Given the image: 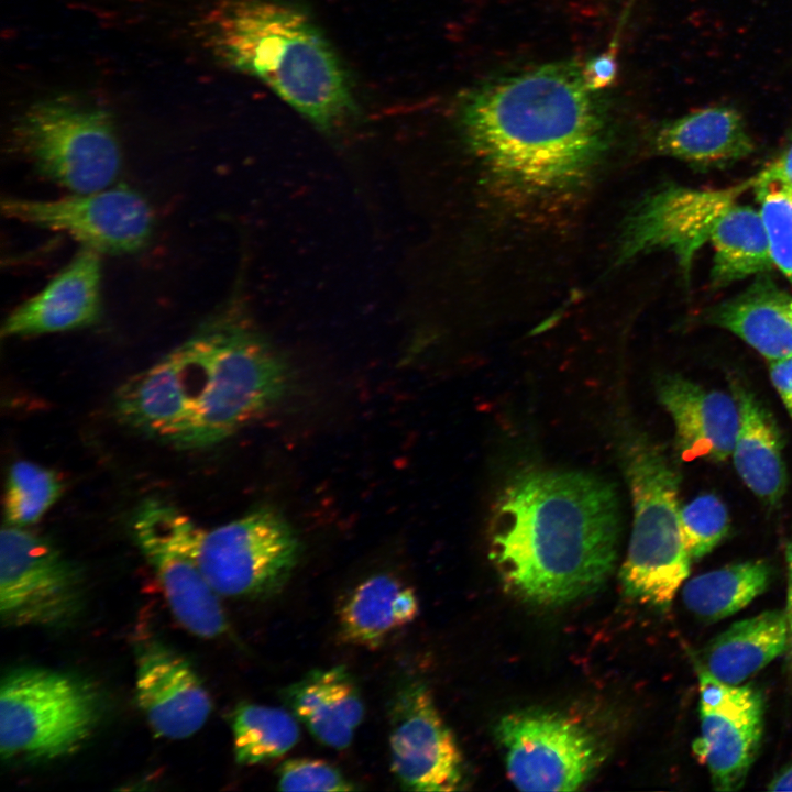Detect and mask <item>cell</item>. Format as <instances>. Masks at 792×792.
Masks as SVG:
<instances>
[{
  "label": "cell",
  "mask_w": 792,
  "mask_h": 792,
  "mask_svg": "<svg viewBox=\"0 0 792 792\" xmlns=\"http://www.w3.org/2000/svg\"><path fill=\"white\" fill-rule=\"evenodd\" d=\"M710 319L769 362L792 356V294L768 278L715 307Z\"/></svg>",
  "instance_id": "cell-21"
},
{
  "label": "cell",
  "mask_w": 792,
  "mask_h": 792,
  "mask_svg": "<svg viewBox=\"0 0 792 792\" xmlns=\"http://www.w3.org/2000/svg\"><path fill=\"white\" fill-rule=\"evenodd\" d=\"M700 736L696 757L715 790L741 789L756 760L763 732V698L754 688L719 681L700 668Z\"/></svg>",
  "instance_id": "cell-15"
},
{
  "label": "cell",
  "mask_w": 792,
  "mask_h": 792,
  "mask_svg": "<svg viewBox=\"0 0 792 792\" xmlns=\"http://www.w3.org/2000/svg\"><path fill=\"white\" fill-rule=\"evenodd\" d=\"M1 210L20 222L64 232L98 253H134L147 244L154 226L148 201L123 186L51 200L8 196Z\"/></svg>",
  "instance_id": "cell-12"
},
{
  "label": "cell",
  "mask_w": 792,
  "mask_h": 792,
  "mask_svg": "<svg viewBox=\"0 0 792 792\" xmlns=\"http://www.w3.org/2000/svg\"><path fill=\"white\" fill-rule=\"evenodd\" d=\"M300 554L282 515L262 507L211 530L201 528L197 559L220 596L266 598L282 591Z\"/></svg>",
  "instance_id": "cell-8"
},
{
  "label": "cell",
  "mask_w": 792,
  "mask_h": 792,
  "mask_svg": "<svg viewBox=\"0 0 792 792\" xmlns=\"http://www.w3.org/2000/svg\"><path fill=\"white\" fill-rule=\"evenodd\" d=\"M657 392L684 459L723 462L732 457L740 422L734 394L705 388L679 375L661 378Z\"/></svg>",
  "instance_id": "cell-18"
},
{
  "label": "cell",
  "mask_w": 792,
  "mask_h": 792,
  "mask_svg": "<svg viewBox=\"0 0 792 792\" xmlns=\"http://www.w3.org/2000/svg\"><path fill=\"white\" fill-rule=\"evenodd\" d=\"M755 178V186L777 185L792 190V143Z\"/></svg>",
  "instance_id": "cell-33"
},
{
  "label": "cell",
  "mask_w": 792,
  "mask_h": 792,
  "mask_svg": "<svg viewBox=\"0 0 792 792\" xmlns=\"http://www.w3.org/2000/svg\"><path fill=\"white\" fill-rule=\"evenodd\" d=\"M770 255L792 285V190L777 185H756Z\"/></svg>",
  "instance_id": "cell-30"
},
{
  "label": "cell",
  "mask_w": 792,
  "mask_h": 792,
  "mask_svg": "<svg viewBox=\"0 0 792 792\" xmlns=\"http://www.w3.org/2000/svg\"><path fill=\"white\" fill-rule=\"evenodd\" d=\"M419 613L415 591L391 574H375L350 591L338 609L344 641L378 648L387 637L414 622Z\"/></svg>",
  "instance_id": "cell-23"
},
{
  "label": "cell",
  "mask_w": 792,
  "mask_h": 792,
  "mask_svg": "<svg viewBox=\"0 0 792 792\" xmlns=\"http://www.w3.org/2000/svg\"><path fill=\"white\" fill-rule=\"evenodd\" d=\"M99 254L82 246L42 290L9 314L2 334L54 333L95 323L101 311Z\"/></svg>",
  "instance_id": "cell-17"
},
{
  "label": "cell",
  "mask_w": 792,
  "mask_h": 792,
  "mask_svg": "<svg viewBox=\"0 0 792 792\" xmlns=\"http://www.w3.org/2000/svg\"><path fill=\"white\" fill-rule=\"evenodd\" d=\"M770 581L771 568L766 561H744L691 579L683 586L682 601L697 617L715 622L746 607Z\"/></svg>",
  "instance_id": "cell-26"
},
{
  "label": "cell",
  "mask_w": 792,
  "mask_h": 792,
  "mask_svg": "<svg viewBox=\"0 0 792 792\" xmlns=\"http://www.w3.org/2000/svg\"><path fill=\"white\" fill-rule=\"evenodd\" d=\"M283 698L318 741L336 749L350 746L364 716L358 685L343 666L308 672Z\"/></svg>",
  "instance_id": "cell-19"
},
{
  "label": "cell",
  "mask_w": 792,
  "mask_h": 792,
  "mask_svg": "<svg viewBox=\"0 0 792 792\" xmlns=\"http://www.w3.org/2000/svg\"><path fill=\"white\" fill-rule=\"evenodd\" d=\"M233 752L240 765H257L276 759L299 740L296 716L287 711L242 703L231 715Z\"/></svg>",
  "instance_id": "cell-27"
},
{
  "label": "cell",
  "mask_w": 792,
  "mask_h": 792,
  "mask_svg": "<svg viewBox=\"0 0 792 792\" xmlns=\"http://www.w3.org/2000/svg\"><path fill=\"white\" fill-rule=\"evenodd\" d=\"M769 791H792V765L777 773L767 787Z\"/></svg>",
  "instance_id": "cell-35"
},
{
  "label": "cell",
  "mask_w": 792,
  "mask_h": 792,
  "mask_svg": "<svg viewBox=\"0 0 792 792\" xmlns=\"http://www.w3.org/2000/svg\"><path fill=\"white\" fill-rule=\"evenodd\" d=\"M61 477L51 469L30 461L12 464L6 488L7 525L28 527L37 522L62 494Z\"/></svg>",
  "instance_id": "cell-28"
},
{
  "label": "cell",
  "mask_w": 792,
  "mask_h": 792,
  "mask_svg": "<svg viewBox=\"0 0 792 792\" xmlns=\"http://www.w3.org/2000/svg\"><path fill=\"white\" fill-rule=\"evenodd\" d=\"M620 461L634 506V525L620 581L627 596L664 609L688 579L691 558L681 534L680 479L660 447L630 432Z\"/></svg>",
  "instance_id": "cell-5"
},
{
  "label": "cell",
  "mask_w": 792,
  "mask_h": 792,
  "mask_svg": "<svg viewBox=\"0 0 792 792\" xmlns=\"http://www.w3.org/2000/svg\"><path fill=\"white\" fill-rule=\"evenodd\" d=\"M389 713L391 768L402 788L429 792L461 789L463 758L429 689L419 681L406 683Z\"/></svg>",
  "instance_id": "cell-14"
},
{
  "label": "cell",
  "mask_w": 792,
  "mask_h": 792,
  "mask_svg": "<svg viewBox=\"0 0 792 792\" xmlns=\"http://www.w3.org/2000/svg\"><path fill=\"white\" fill-rule=\"evenodd\" d=\"M618 538L614 485L582 471L528 469L510 477L496 503L492 557L519 597L560 605L604 583Z\"/></svg>",
  "instance_id": "cell-2"
},
{
  "label": "cell",
  "mask_w": 792,
  "mask_h": 792,
  "mask_svg": "<svg viewBox=\"0 0 792 792\" xmlns=\"http://www.w3.org/2000/svg\"><path fill=\"white\" fill-rule=\"evenodd\" d=\"M740 422L732 458L745 485L761 501L774 505L787 487V469L779 429L770 413L739 383L733 384Z\"/></svg>",
  "instance_id": "cell-22"
},
{
  "label": "cell",
  "mask_w": 792,
  "mask_h": 792,
  "mask_svg": "<svg viewBox=\"0 0 792 792\" xmlns=\"http://www.w3.org/2000/svg\"><path fill=\"white\" fill-rule=\"evenodd\" d=\"M769 375L773 387L792 419V356L769 362Z\"/></svg>",
  "instance_id": "cell-34"
},
{
  "label": "cell",
  "mask_w": 792,
  "mask_h": 792,
  "mask_svg": "<svg viewBox=\"0 0 792 792\" xmlns=\"http://www.w3.org/2000/svg\"><path fill=\"white\" fill-rule=\"evenodd\" d=\"M756 184L755 176L723 188L668 186L648 196L628 219L619 262L656 250L673 253L684 275L710 242L722 215Z\"/></svg>",
  "instance_id": "cell-13"
},
{
  "label": "cell",
  "mask_w": 792,
  "mask_h": 792,
  "mask_svg": "<svg viewBox=\"0 0 792 792\" xmlns=\"http://www.w3.org/2000/svg\"><path fill=\"white\" fill-rule=\"evenodd\" d=\"M738 202L722 215L710 239L714 251L712 279L718 286L773 267L760 211Z\"/></svg>",
  "instance_id": "cell-25"
},
{
  "label": "cell",
  "mask_w": 792,
  "mask_h": 792,
  "mask_svg": "<svg viewBox=\"0 0 792 792\" xmlns=\"http://www.w3.org/2000/svg\"><path fill=\"white\" fill-rule=\"evenodd\" d=\"M653 145L659 154L696 164L737 161L755 148L741 114L729 106L701 108L663 124Z\"/></svg>",
  "instance_id": "cell-20"
},
{
  "label": "cell",
  "mask_w": 792,
  "mask_h": 792,
  "mask_svg": "<svg viewBox=\"0 0 792 792\" xmlns=\"http://www.w3.org/2000/svg\"><path fill=\"white\" fill-rule=\"evenodd\" d=\"M100 713V695L89 682L48 669H14L0 688L1 757L47 761L72 755Z\"/></svg>",
  "instance_id": "cell-6"
},
{
  "label": "cell",
  "mask_w": 792,
  "mask_h": 792,
  "mask_svg": "<svg viewBox=\"0 0 792 792\" xmlns=\"http://www.w3.org/2000/svg\"><path fill=\"white\" fill-rule=\"evenodd\" d=\"M617 75L616 51H606L583 63V77L587 87L594 91L609 87Z\"/></svg>",
  "instance_id": "cell-32"
},
{
  "label": "cell",
  "mask_w": 792,
  "mask_h": 792,
  "mask_svg": "<svg viewBox=\"0 0 792 792\" xmlns=\"http://www.w3.org/2000/svg\"><path fill=\"white\" fill-rule=\"evenodd\" d=\"M459 122L470 150L506 189L534 200L561 199L583 186L606 146V116L583 77L561 61L493 79L462 100Z\"/></svg>",
  "instance_id": "cell-1"
},
{
  "label": "cell",
  "mask_w": 792,
  "mask_h": 792,
  "mask_svg": "<svg viewBox=\"0 0 792 792\" xmlns=\"http://www.w3.org/2000/svg\"><path fill=\"white\" fill-rule=\"evenodd\" d=\"M136 702L152 730L167 739H185L206 724L212 701L189 662L157 640L136 649Z\"/></svg>",
  "instance_id": "cell-16"
},
{
  "label": "cell",
  "mask_w": 792,
  "mask_h": 792,
  "mask_svg": "<svg viewBox=\"0 0 792 792\" xmlns=\"http://www.w3.org/2000/svg\"><path fill=\"white\" fill-rule=\"evenodd\" d=\"M280 791H351L356 788L338 768L319 759L285 761L277 770Z\"/></svg>",
  "instance_id": "cell-31"
},
{
  "label": "cell",
  "mask_w": 792,
  "mask_h": 792,
  "mask_svg": "<svg viewBox=\"0 0 792 792\" xmlns=\"http://www.w3.org/2000/svg\"><path fill=\"white\" fill-rule=\"evenodd\" d=\"M789 623V642L792 651V613H787Z\"/></svg>",
  "instance_id": "cell-37"
},
{
  "label": "cell",
  "mask_w": 792,
  "mask_h": 792,
  "mask_svg": "<svg viewBox=\"0 0 792 792\" xmlns=\"http://www.w3.org/2000/svg\"><path fill=\"white\" fill-rule=\"evenodd\" d=\"M84 604L79 570L47 539L6 525L0 535V616L7 626L70 624Z\"/></svg>",
  "instance_id": "cell-10"
},
{
  "label": "cell",
  "mask_w": 792,
  "mask_h": 792,
  "mask_svg": "<svg viewBox=\"0 0 792 792\" xmlns=\"http://www.w3.org/2000/svg\"><path fill=\"white\" fill-rule=\"evenodd\" d=\"M785 558L788 563L789 572V586H788V605L787 613H792V542L787 546Z\"/></svg>",
  "instance_id": "cell-36"
},
{
  "label": "cell",
  "mask_w": 792,
  "mask_h": 792,
  "mask_svg": "<svg viewBox=\"0 0 792 792\" xmlns=\"http://www.w3.org/2000/svg\"><path fill=\"white\" fill-rule=\"evenodd\" d=\"M201 528L166 502L148 499L136 510L133 534L155 572L177 622L200 638L228 630L219 594L205 578L197 559Z\"/></svg>",
  "instance_id": "cell-9"
},
{
  "label": "cell",
  "mask_w": 792,
  "mask_h": 792,
  "mask_svg": "<svg viewBox=\"0 0 792 792\" xmlns=\"http://www.w3.org/2000/svg\"><path fill=\"white\" fill-rule=\"evenodd\" d=\"M681 534L691 560L712 552L727 536L730 526L725 504L714 494H703L681 507Z\"/></svg>",
  "instance_id": "cell-29"
},
{
  "label": "cell",
  "mask_w": 792,
  "mask_h": 792,
  "mask_svg": "<svg viewBox=\"0 0 792 792\" xmlns=\"http://www.w3.org/2000/svg\"><path fill=\"white\" fill-rule=\"evenodd\" d=\"M507 776L521 791H574L602 760L595 736L558 712L526 710L505 715L495 727Z\"/></svg>",
  "instance_id": "cell-11"
},
{
  "label": "cell",
  "mask_w": 792,
  "mask_h": 792,
  "mask_svg": "<svg viewBox=\"0 0 792 792\" xmlns=\"http://www.w3.org/2000/svg\"><path fill=\"white\" fill-rule=\"evenodd\" d=\"M211 35L223 62L265 82L317 129L332 132L354 113L338 56L300 11L273 0H224Z\"/></svg>",
  "instance_id": "cell-4"
},
{
  "label": "cell",
  "mask_w": 792,
  "mask_h": 792,
  "mask_svg": "<svg viewBox=\"0 0 792 792\" xmlns=\"http://www.w3.org/2000/svg\"><path fill=\"white\" fill-rule=\"evenodd\" d=\"M788 642L787 612L766 610L713 638L704 649L702 668L719 681L739 685L781 654Z\"/></svg>",
  "instance_id": "cell-24"
},
{
  "label": "cell",
  "mask_w": 792,
  "mask_h": 792,
  "mask_svg": "<svg viewBox=\"0 0 792 792\" xmlns=\"http://www.w3.org/2000/svg\"><path fill=\"white\" fill-rule=\"evenodd\" d=\"M13 148L50 182L73 194L111 187L122 154L110 114L70 98L35 102L12 129Z\"/></svg>",
  "instance_id": "cell-7"
},
{
  "label": "cell",
  "mask_w": 792,
  "mask_h": 792,
  "mask_svg": "<svg viewBox=\"0 0 792 792\" xmlns=\"http://www.w3.org/2000/svg\"><path fill=\"white\" fill-rule=\"evenodd\" d=\"M238 308L227 309L160 360L176 447L201 449L223 441L288 387L285 361Z\"/></svg>",
  "instance_id": "cell-3"
}]
</instances>
